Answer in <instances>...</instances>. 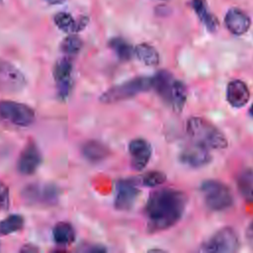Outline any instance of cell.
Wrapping results in <instances>:
<instances>
[{"label": "cell", "mask_w": 253, "mask_h": 253, "mask_svg": "<svg viewBox=\"0 0 253 253\" xmlns=\"http://www.w3.org/2000/svg\"><path fill=\"white\" fill-rule=\"evenodd\" d=\"M187 205V196L184 192L164 188L153 192L145 205L147 230L156 233L165 230L182 217Z\"/></svg>", "instance_id": "6da1fadb"}, {"label": "cell", "mask_w": 253, "mask_h": 253, "mask_svg": "<svg viewBox=\"0 0 253 253\" xmlns=\"http://www.w3.org/2000/svg\"><path fill=\"white\" fill-rule=\"evenodd\" d=\"M186 129L195 143L208 149H223L227 146V139L223 132L203 118H190L187 121Z\"/></svg>", "instance_id": "7a4b0ae2"}, {"label": "cell", "mask_w": 253, "mask_h": 253, "mask_svg": "<svg viewBox=\"0 0 253 253\" xmlns=\"http://www.w3.org/2000/svg\"><path fill=\"white\" fill-rule=\"evenodd\" d=\"M151 87V78L145 76L136 77L108 89L101 95L100 101L105 104L121 102L132 98L138 95L139 93L145 92L149 90Z\"/></svg>", "instance_id": "3957f363"}, {"label": "cell", "mask_w": 253, "mask_h": 253, "mask_svg": "<svg viewBox=\"0 0 253 253\" xmlns=\"http://www.w3.org/2000/svg\"><path fill=\"white\" fill-rule=\"evenodd\" d=\"M201 192L207 207L212 211H223L233 203L230 189L216 180H207L201 185Z\"/></svg>", "instance_id": "277c9868"}, {"label": "cell", "mask_w": 253, "mask_h": 253, "mask_svg": "<svg viewBox=\"0 0 253 253\" xmlns=\"http://www.w3.org/2000/svg\"><path fill=\"white\" fill-rule=\"evenodd\" d=\"M238 247L239 240L235 230L231 227H223L201 246V251L232 253L237 251Z\"/></svg>", "instance_id": "5b68a950"}, {"label": "cell", "mask_w": 253, "mask_h": 253, "mask_svg": "<svg viewBox=\"0 0 253 253\" xmlns=\"http://www.w3.org/2000/svg\"><path fill=\"white\" fill-rule=\"evenodd\" d=\"M0 117L17 126H28L35 121V112L29 106L14 102H0Z\"/></svg>", "instance_id": "8992f818"}, {"label": "cell", "mask_w": 253, "mask_h": 253, "mask_svg": "<svg viewBox=\"0 0 253 253\" xmlns=\"http://www.w3.org/2000/svg\"><path fill=\"white\" fill-rule=\"evenodd\" d=\"M26 85L24 74L11 62L0 59V92L15 93Z\"/></svg>", "instance_id": "52a82bcc"}, {"label": "cell", "mask_w": 253, "mask_h": 253, "mask_svg": "<svg viewBox=\"0 0 253 253\" xmlns=\"http://www.w3.org/2000/svg\"><path fill=\"white\" fill-rule=\"evenodd\" d=\"M23 197L32 204L53 205L57 200V190L50 185H30L24 189Z\"/></svg>", "instance_id": "ba28073f"}, {"label": "cell", "mask_w": 253, "mask_h": 253, "mask_svg": "<svg viewBox=\"0 0 253 253\" xmlns=\"http://www.w3.org/2000/svg\"><path fill=\"white\" fill-rule=\"evenodd\" d=\"M72 62L68 57H62L55 62L53 76L56 83L57 93L61 98H66L71 87Z\"/></svg>", "instance_id": "9c48e42d"}, {"label": "cell", "mask_w": 253, "mask_h": 253, "mask_svg": "<svg viewBox=\"0 0 253 253\" xmlns=\"http://www.w3.org/2000/svg\"><path fill=\"white\" fill-rule=\"evenodd\" d=\"M138 190L131 180H120L116 186L115 207L119 211H128L134 204Z\"/></svg>", "instance_id": "30bf717a"}, {"label": "cell", "mask_w": 253, "mask_h": 253, "mask_svg": "<svg viewBox=\"0 0 253 253\" xmlns=\"http://www.w3.org/2000/svg\"><path fill=\"white\" fill-rule=\"evenodd\" d=\"M128 151L131 157V166L135 170H142L149 162L152 148L150 143L143 138H135L128 144Z\"/></svg>", "instance_id": "8fae6325"}, {"label": "cell", "mask_w": 253, "mask_h": 253, "mask_svg": "<svg viewBox=\"0 0 253 253\" xmlns=\"http://www.w3.org/2000/svg\"><path fill=\"white\" fill-rule=\"evenodd\" d=\"M41 161L42 155L38 146L34 142H30L19 156L17 162L18 171L23 175H31L38 169Z\"/></svg>", "instance_id": "7c38bea8"}, {"label": "cell", "mask_w": 253, "mask_h": 253, "mask_svg": "<svg viewBox=\"0 0 253 253\" xmlns=\"http://www.w3.org/2000/svg\"><path fill=\"white\" fill-rule=\"evenodd\" d=\"M180 160L191 167H202L211 162V156L208 148L194 142L181 152Z\"/></svg>", "instance_id": "4fadbf2b"}, {"label": "cell", "mask_w": 253, "mask_h": 253, "mask_svg": "<svg viewBox=\"0 0 253 253\" xmlns=\"http://www.w3.org/2000/svg\"><path fill=\"white\" fill-rule=\"evenodd\" d=\"M224 23L231 34L240 36L248 31L251 25V20L242 10L238 8H230L224 17Z\"/></svg>", "instance_id": "5bb4252c"}, {"label": "cell", "mask_w": 253, "mask_h": 253, "mask_svg": "<svg viewBox=\"0 0 253 253\" xmlns=\"http://www.w3.org/2000/svg\"><path fill=\"white\" fill-rule=\"evenodd\" d=\"M226 99L234 108L245 106L250 99V92L246 83L238 79L230 81L226 88Z\"/></svg>", "instance_id": "9a60e30c"}, {"label": "cell", "mask_w": 253, "mask_h": 253, "mask_svg": "<svg viewBox=\"0 0 253 253\" xmlns=\"http://www.w3.org/2000/svg\"><path fill=\"white\" fill-rule=\"evenodd\" d=\"M54 23L57 28L63 32L75 33L85 28L88 23V19L83 17L77 21L70 14L60 12L54 16Z\"/></svg>", "instance_id": "2e32d148"}, {"label": "cell", "mask_w": 253, "mask_h": 253, "mask_svg": "<svg viewBox=\"0 0 253 253\" xmlns=\"http://www.w3.org/2000/svg\"><path fill=\"white\" fill-rule=\"evenodd\" d=\"M186 100H187V88L185 84L180 80L174 79L166 102L170 104V106L173 108L174 111L181 112L185 106Z\"/></svg>", "instance_id": "e0dca14e"}, {"label": "cell", "mask_w": 253, "mask_h": 253, "mask_svg": "<svg viewBox=\"0 0 253 253\" xmlns=\"http://www.w3.org/2000/svg\"><path fill=\"white\" fill-rule=\"evenodd\" d=\"M192 7L201 22L206 26L210 32H214L218 27V22L215 17L208 10L204 0H192Z\"/></svg>", "instance_id": "ac0fdd59"}, {"label": "cell", "mask_w": 253, "mask_h": 253, "mask_svg": "<svg viewBox=\"0 0 253 253\" xmlns=\"http://www.w3.org/2000/svg\"><path fill=\"white\" fill-rule=\"evenodd\" d=\"M82 153L91 162H99L109 155V149L99 141L91 140L82 146Z\"/></svg>", "instance_id": "d6986e66"}, {"label": "cell", "mask_w": 253, "mask_h": 253, "mask_svg": "<svg viewBox=\"0 0 253 253\" xmlns=\"http://www.w3.org/2000/svg\"><path fill=\"white\" fill-rule=\"evenodd\" d=\"M52 235L55 243L61 246L69 245L75 239V231L72 225L65 221H60L55 224L52 230Z\"/></svg>", "instance_id": "ffe728a7"}, {"label": "cell", "mask_w": 253, "mask_h": 253, "mask_svg": "<svg viewBox=\"0 0 253 253\" xmlns=\"http://www.w3.org/2000/svg\"><path fill=\"white\" fill-rule=\"evenodd\" d=\"M151 81H152V87L163 98V100L166 101L174 81L173 76L169 72L165 70H161L157 72L153 78H151Z\"/></svg>", "instance_id": "44dd1931"}, {"label": "cell", "mask_w": 253, "mask_h": 253, "mask_svg": "<svg viewBox=\"0 0 253 253\" xmlns=\"http://www.w3.org/2000/svg\"><path fill=\"white\" fill-rule=\"evenodd\" d=\"M134 53L139 61L148 66H154L159 63V53L156 48L148 43H139L134 48Z\"/></svg>", "instance_id": "7402d4cb"}, {"label": "cell", "mask_w": 253, "mask_h": 253, "mask_svg": "<svg viewBox=\"0 0 253 253\" xmlns=\"http://www.w3.org/2000/svg\"><path fill=\"white\" fill-rule=\"evenodd\" d=\"M109 46L114 50L121 60H128L131 58L134 49L132 46L122 38H114L109 42Z\"/></svg>", "instance_id": "603a6c76"}, {"label": "cell", "mask_w": 253, "mask_h": 253, "mask_svg": "<svg viewBox=\"0 0 253 253\" xmlns=\"http://www.w3.org/2000/svg\"><path fill=\"white\" fill-rule=\"evenodd\" d=\"M237 186L242 196L250 201H253V172L246 170L242 172L237 179Z\"/></svg>", "instance_id": "cb8c5ba5"}, {"label": "cell", "mask_w": 253, "mask_h": 253, "mask_svg": "<svg viewBox=\"0 0 253 253\" xmlns=\"http://www.w3.org/2000/svg\"><path fill=\"white\" fill-rule=\"evenodd\" d=\"M24 224V219L19 214H11L0 221V234L6 235L19 231Z\"/></svg>", "instance_id": "d4e9b609"}, {"label": "cell", "mask_w": 253, "mask_h": 253, "mask_svg": "<svg viewBox=\"0 0 253 253\" xmlns=\"http://www.w3.org/2000/svg\"><path fill=\"white\" fill-rule=\"evenodd\" d=\"M82 47V41L79 37L75 35H70L66 37L61 42V49L64 53L68 55L77 54Z\"/></svg>", "instance_id": "484cf974"}, {"label": "cell", "mask_w": 253, "mask_h": 253, "mask_svg": "<svg viewBox=\"0 0 253 253\" xmlns=\"http://www.w3.org/2000/svg\"><path fill=\"white\" fill-rule=\"evenodd\" d=\"M166 180V175L163 172L160 171H150L147 172L141 180V183L143 186L146 187H156L158 185H161Z\"/></svg>", "instance_id": "4316f807"}, {"label": "cell", "mask_w": 253, "mask_h": 253, "mask_svg": "<svg viewBox=\"0 0 253 253\" xmlns=\"http://www.w3.org/2000/svg\"><path fill=\"white\" fill-rule=\"evenodd\" d=\"M9 207V190L7 186L0 181V210H6Z\"/></svg>", "instance_id": "83f0119b"}, {"label": "cell", "mask_w": 253, "mask_h": 253, "mask_svg": "<svg viewBox=\"0 0 253 253\" xmlns=\"http://www.w3.org/2000/svg\"><path fill=\"white\" fill-rule=\"evenodd\" d=\"M246 238L247 241L249 243V245L251 246V248L253 249V221L248 225L247 230H246Z\"/></svg>", "instance_id": "f1b7e54d"}, {"label": "cell", "mask_w": 253, "mask_h": 253, "mask_svg": "<svg viewBox=\"0 0 253 253\" xmlns=\"http://www.w3.org/2000/svg\"><path fill=\"white\" fill-rule=\"evenodd\" d=\"M44 1L47 2L48 4H51V5H57V4H62L66 0H44Z\"/></svg>", "instance_id": "f546056e"}, {"label": "cell", "mask_w": 253, "mask_h": 253, "mask_svg": "<svg viewBox=\"0 0 253 253\" xmlns=\"http://www.w3.org/2000/svg\"><path fill=\"white\" fill-rule=\"evenodd\" d=\"M249 113H250V115L253 117V105L251 106V108H250V110H249Z\"/></svg>", "instance_id": "4dcf8cb0"}]
</instances>
